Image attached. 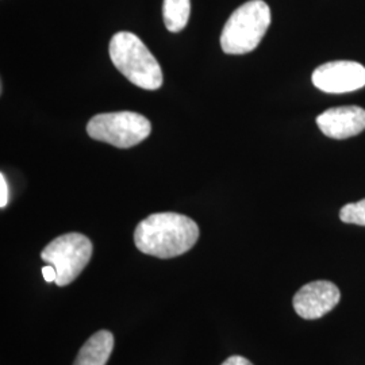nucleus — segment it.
Returning <instances> with one entry per match:
<instances>
[{"instance_id":"nucleus-12","label":"nucleus","mask_w":365,"mask_h":365,"mask_svg":"<svg viewBox=\"0 0 365 365\" xmlns=\"http://www.w3.org/2000/svg\"><path fill=\"white\" fill-rule=\"evenodd\" d=\"M9 203V184L6 182L4 175H0V207L4 209Z\"/></svg>"},{"instance_id":"nucleus-4","label":"nucleus","mask_w":365,"mask_h":365,"mask_svg":"<svg viewBox=\"0 0 365 365\" xmlns=\"http://www.w3.org/2000/svg\"><path fill=\"white\" fill-rule=\"evenodd\" d=\"M150 131L152 125L149 119L131 111L98 114L87 125V133L92 140L119 149H129L141 144L149 137Z\"/></svg>"},{"instance_id":"nucleus-9","label":"nucleus","mask_w":365,"mask_h":365,"mask_svg":"<svg viewBox=\"0 0 365 365\" xmlns=\"http://www.w3.org/2000/svg\"><path fill=\"white\" fill-rule=\"evenodd\" d=\"M114 349V336L108 330H99L78 351L73 365H106Z\"/></svg>"},{"instance_id":"nucleus-13","label":"nucleus","mask_w":365,"mask_h":365,"mask_svg":"<svg viewBox=\"0 0 365 365\" xmlns=\"http://www.w3.org/2000/svg\"><path fill=\"white\" fill-rule=\"evenodd\" d=\"M42 274H43V279H45L48 283L56 282V279H57V271H56V268H54L53 265H51V264L42 268Z\"/></svg>"},{"instance_id":"nucleus-6","label":"nucleus","mask_w":365,"mask_h":365,"mask_svg":"<svg viewBox=\"0 0 365 365\" xmlns=\"http://www.w3.org/2000/svg\"><path fill=\"white\" fill-rule=\"evenodd\" d=\"M313 84L327 93H346L365 87V68L354 61H331L313 72Z\"/></svg>"},{"instance_id":"nucleus-8","label":"nucleus","mask_w":365,"mask_h":365,"mask_svg":"<svg viewBox=\"0 0 365 365\" xmlns=\"http://www.w3.org/2000/svg\"><path fill=\"white\" fill-rule=\"evenodd\" d=\"M317 125L329 138L346 140L365 130V110L359 106L329 108L317 117Z\"/></svg>"},{"instance_id":"nucleus-10","label":"nucleus","mask_w":365,"mask_h":365,"mask_svg":"<svg viewBox=\"0 0 365 365\" xmlns=\"http://www.w3.org/2000/svg\"><path fill=\"white\" fill-rule=\"evenodd\" d=\"M191 14V0H164L163 16L170 33H179L187 26Z\"/></svg>"},{"instance_id":"nucleus-14","label":"nucleus","mask_w":365,"mask_h":365,"mask_svg":"<svg viewBox=\"0 0 365 365\" xmlns=\"http://www.w3.org/2000/svg\"><path fill=\"white\" fill-rule=\"evenodd\" d=\"M221 365H253L248 359L242 357V356H232L229 359H226Z\"/></svg>"},{"instance_id":"nucleus-5","label":"nucleus","mask_w":365,"mask_h":365,"mask_svg":"<svg viewBox=\"0 0 365 365\" xmlns=\"http://www.w3.org/2000/svg\"><path fill=\"white\" fill-rule=\"evenodd\" d=\"M93 247L88 237L80 233H66L54 238L41 252V259L57 271L56 284L66 287L78 279L91 260Z\"/></svg>"},{"instance_id":"nucleus-7","label":"nucleus","mask_w":365,"mask_h":365,"mask_svg":"<svg viewBox=\"0 0 365 365\" xmlns=\"http://www.w3.org/2000/svg\"><path fill=\"white\" fill-rule=\"evenodd\" d=\"M341 300L339 287L327 280L312 282L295 294L292 304L303 319H319L330 313Z\"/></svg>"},{"instance_id":"nucleus-2","label":"nucleus","mask_w":365,"mask_h":365,"mask_svg":"<svg viewBox=\"0 0 365 365\" xmlns=\"http://www.w3.org/2000/svg\"><path fill=\"white\" fill-rule=\"evenodd\" d=\"M108 51L113 64L134 86L148 91L163 86L161 66L135 34L119 31L111 38Z\"/></svg>"},{"instance_id":"nucleus-11","label":"nucleus","mask_w":365,"mask_h":365,"mask_svg":"<svg viewBox=\"0 0 365 365\" xmlns=\"http://www.w3.org/2000/svg\"><path fill=\"white\" fill-rule=\"evenodd\" d=\"M339 220L345 223L365 226V199L345 205L339 211Z\"/></svg>"},{"instance_id":"nucleus-3","label":"nucleus","mask_w":365,"mask_h":365,"mask_svg":"<svg viewBox=\"0 0 365 365\" xmlns=\"http://www.w3.org/2000/svg\"><path fill=\"white\" fill-rule=\"evenodd\" d=\"M271 25L269 6L262 0H250L230 15L221 34L222 51L227 54L253 52Z\"/></svg>"},{"instance_id":"nucleus-1","label":"nucleus","mask_w":365,"mask_h":365,"mask_svg":"<svg viewBox=\"0 0 365 365\" xmlns=\"http://www.w3.org/2000/svg\"><path fill=\"white\" fill-rule=\"evenodd\" d=\"M199 238V227L178 212H157L140 222L134 244L140 252L157 259H173L187 253Z\"/></svg>"}]
</instances>
